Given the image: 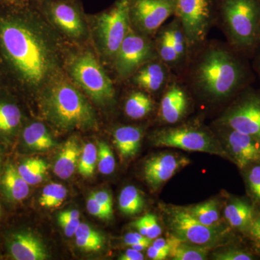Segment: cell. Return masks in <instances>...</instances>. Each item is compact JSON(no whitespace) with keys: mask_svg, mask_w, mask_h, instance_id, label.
Here are the masks:
<instances>
[{"mask_svg":"<svg viewBox=\"0 0 260 260\" xmlns=\"http://www.w3.org/2000/svg\"><path fill=\"white\" fill-rule=\"evenodd\" d=\"M67 43L29 2L0 6V83L35 109L39 94L64 73Z\"/></svg>","mask_w":260,"mask_h":260,"instance_id":"obj_1","label":"cell"},{"mask_svg":"<svg viewBox=\"0 0 260 260\" xmlns=\"http://www.w3.org/2000/svg\"><path fill=\"white\" fill-rule=\"evenodd\" d=\"M195 52L189 83L201 96L220 102L232 96L245 85L247 70L232 49L218 43H205Z\"/></svg>","mask_w":260,"mask_h":260,"instance_id":"obj_2","label":"cell"},{"mask_svg":"<svg viewBox=\"0 0 260 260\" xmlns=\"http://www.w3.org/2000/svg\"><path fill=\"white\" fill-rule=\"evenodd\" d=\"M35 109L38 116L60 134L99 129V118L93 104L64 73L39 94Z\"/></svg>","mask_w":260,"mask_h":260,"instance_id":"obj_3","label":"cell"},{"mask_svg":"<svg viewBox=\"0 0 260 260\" xmlns=\"http://www.w3.org/2000/svg\"><path fill=\"white\" fill-rule=\"evenodd\" d=\"M63 70L65 75L90 102L105 109L116 103V89L91 43L85 45L67 44Z\"/></svg>","mask_w":260,"mask_h":260,"instance_id":"obj_4","label":"cell"},{"mask_svg":"<svg viewBox=\"0 0 260 260\" xmlns=\"http://www.w3.org/2000/svg\"><path fill=\"white\" fill-rule=\"evenodd\" d=\"M87 17L92 47L105 68H112L116 53L131 28L128 0H116L107 9Z\"/></svg>","mask_w":260,"mask_h":260,"instance_id":"obj_5","label":"cell"},{"mask_svg":"<svg viewBox=\"0 0 260 260\" xmlns=\"http://www.w3.org/2000/svg\"><path fill=\"white\" fill-rule=\"evenodd\" d=\"M231 47L252 49L260 38V0H216V21Z\"/></svg>","mask_w":260,"mask_h":260,"instance_id":"obj_6","label":"cell"},{"mask_svg":"<svg viewBox=\"0 0 260 260\" xmlns=\"http://www.w3.org/2000/svg\"><path fill=\"white\" fill-rule=\"evenodd\" d=\"M30 1L67 44H90L88 14L81 0Z\"/></svg>","mask_w":260,"mask_h":260,"instance_id":"obj_7","label":"cell"},{"mask_svg":"<svg viewBox=\"0 0 260 260\" xmlns=\"http://www.w3.org/2000/svg\"><path fill=\"white\" fill-rule=\"evenodd\" d=\"M176 17L185 34L189 51H196L206 42L216 21V0H175Z\"/></svg>","mask_w":260,"mask_h":260,"instance_id":"obj_8","label":"cell"},{"mask_svg":"<svg viewBox=\"0 0 260 260\" xmlns=\"http://www.w3.org/2000/svg\"><path fill=\"white\" fill-rule=\"evenodd\" d=\"M156 59L158 56L153 39L130 28L113 62L112 69L116 81H127L143 65Z\"/></svg>","mask_w":260,"mask_h":260,"instance_id":"obj_9","label":"cell"},{"mask_svg":"<svg viewBox=\"0 0 260 260\" xmlns=\"http://www.w3.org/2000/svg\"><path fill=\"white\" fill-rule=\"evenodd\" d=\"M154 144L187 150L225 155L213 137L198 126L184 125L158 130L153 135Z\"/></svg>","mask_w":260,"mask_h":260,"instance_id":"obj_10","label":"cell"},{"mask_svg":"<svg viewBox=\"0 0 260 260\" xmlns=\"http://www.w3.org/2000/svg\"><path fill=\"white\" fill-rule=\"evenodd\" d=\"M175 0H128L130 26L153 39L168 19L175 14Z\"/></svg>","mask_w":260,"mask_h":260,"instance_id":"obj_11","label":"cell"},{"mask_svg":"<svg viewBox=\"0 0 260 260\" xmlns=\"http://www.w3.org/2000/svg\"><path fill=\"white\" fill-rule=\"evenodd\" d=\"M220 123L260 140V94L246 93L228 109Z\"/></svg>","mask_w":260,"mask_h":260,"instance_id":"obj_12","label":"cell"},{"mask_svg":"<svg viewBox=\"0 0 260 260\" xmlns=\"http://www.w3.org/2000/svg\"><path fill=\"white\" fill-rule=\"evenodd\" d=\"M170 224L176 237L203 247H210L221 242L225 234L215 226H208L200 223L189 210H174L171 215Z\"/></svg>","mask_w":260,"mask_h":260,"instance_id":"obj_13","label":"cell"},{"mask_svg":"<svg viewBox=\"0 0 260 260\" xmlns=\"http://www.w3.org/2000/svg\"><path fill=\"white\" fill-rule=\"evenodd\" d=\"M21 99L11 90L0 86V144L14 145L27 118Z\"/></svg>","mask_w":260,"mask_h":260,"instance_id":"obj_14","label":"cell"},{"mask_svg":"<svg viewBox=\"0 0 260 260\" xmlns=\"http://www.w3.org/2000/svg\"><path fill=\"white\" fill-rule=\"evenodd\" d=\"M4 246L8 256L14 260H44L48 252L37 234L25 229L10 230L4 234Z\"/></svg>","mask_w":260,"mask_h":260,"instance_id":"obj_15","label":"cell"},{"mask_svg":"<svg viewBox=\"0 0 260 260\" xmlns=\"http://www.w3.org/2000/svg\"><path fill=\"white\" fill-rule=\"evenodd\" d=\"M170 70L160 59H154L143 65L127 81L146 93H157L170 83Z\"/></svg>","mask_w":260,"mask_h":260,"instance_id":"obj_16","label":"cell"},{"mask_svg":"<svg viewBox=\"0 0 260 260\" xmlns=\"http://www.w3.org/2000/svg\"><path fill=\"white\" fill-rule=\"evenodd\" d=\"M189 159L172 154H160L147 160L144 167L145 180L157 188L171 178L181 167L189 164Z\"/></svg>","mask_w":260,"mask_h":260,"instance_id":"obj_17","label":"cell"},{"mask_svg":"<svg viewBox=\"0 0 260 260\" xmlns=\"http://www.w3.org/2000/svg\"><path fill=\"white\" fill-rule=\"evenodd\" d=\"M189 106L187 93L180 83L170 81L159 107V117L167 124H176L185 116Z\"/></svg>","mask_w":260,"mask_h":260,"instance_id":"obj_18","label":"cell"},{"mask_svg":"<svg viewBox=\"0 0 260 260\" xmlns=\"http://www.w3.org/2000/svg\"><path fill=\"white\" fill-rule=\"evenodd\" d=\"M17 142L22 151H46L56 145L47 124L43 120L26 119L20 129Z\"/></svg>","mask_w":260,"mask_h":260,"instance_id":"obj_19","label":"cell"},{"mask_svg":"<svg viewBox=\"0 0 260 260\" xmlns=\"http://www.w3.org/2000/svg\"><path fill=\"white\" fill-rule=\"evenodd\" d=\"M30 184L19 174L15 162L7 160L0 177V194L10 205L20 204L30 194Z\"/></svg>","mask_w":260,"mask_h":260,"instance_id":"obj_20","label":"cell"},{"mask_svg":"<svg viewBox=\"0 0 260 260\" xmlns=\"http://www.w3.org/2000/svg\"><path fill=\"white\" fill-rule=\"evenodd\" d=\"M229 130L227 145L238 167L243 169L251 162L260 161V140L236 130Z\"/></svg>","mask_w":260,"mask_h":260,"instance_id":"obj_21","label":"cell"},{"mask_svg":"<svg viewBox=\"0 0 260 260\" xmlns=\"http://www.w3.org/2000/svg\"><path fill=\"white\" fill-rule=\"evenodd\" d=\"M81 153L82 149L75 137L67 140L54 162V174L61 179L71 177L78 168Z\"/></svg>","mask_w":260,"mask_h":260,"instance_id":"obj_22","label":"cell"},{"mask_svg":"<svg viewBox=\"0 0 260 260\" xmlns=\"http://www.w3.org/2000/svg\"><path fill=\"white\" fill-rule=\"evenodd\" d=\"M143 132L134 126H121L113 133L114 143L121 158L134 156L139 150Z\"/></svg>","mask_w":260,"mask_h":260,"instance_id":"obj_23","label":"cell"},{"mask_svg":"<svg viewBox=\"0 0 260 260\" xmlns=\"http://www.w3.org/2000/svg\"><path fill=\"white\" fill-rule=\"evenodd\" d=\"M153 109V99L146 92L140 89L130 93L124 104L126 115L135 120L145 117Z\"/></svg>","mask_w":260,"mask_h":260,"instance_id":"obj_24","label":"cell"},{"mask_svg":"<svg viewBox=\"0 0 260 260\" xmlns=\"http://www.w3.org/2000/svg\"><path fill=\"white\" fill-rule=\"evenodd\" d=\"M170 244L169 255L175 260H204L207 257V248L181 240L176 236L168 239Z\"/></svg>","mask_w":260,"mask_h":260,"instance_id":"obj_25","label":"cell"},{"mask_svg":"<svg viewBox=\"0 0 260 260\" xmlns=\"http://www.w3.org/2000/svg\"><path fill=\"white\" fill-rule=\"evenodd\" d=\"M153 41L160 60L168 65L171 69L180 67L177 53L173 47L167 24L159 29L153 38Z\"/></svg>","mask_w":260,"mask_h":260,"instance_id":"obj_26","label":"cell"},{"mask_svg":"<svg viewBox=\"0 0 260 260\" xmlns=\"http://www.w3.org/2000/svg\"><path fill=\"white\" fill-rule=\"evenodd\" d=\"M15 164L19 174L30 186L42 182L48 170L47 162L39 158H22Z\"/></svg>","mask_w":260,"mask_h":260,"instance_id":"obj_27","label":"cell"},{"mask_svg":"<svg viewBox=\"0 0 260 260\" xmlns=\"http://www.w3.org/2000/svg\"><path fill=\"white\" fill-rule=\"evenodd\" d=\"M225 218L232 227L238 229L249 226L253 220L252 208L244 201L236 200L225 207Z\"/></svg>","mask_w":260,"mask_h":260,"instance_id":"obj_28","label":"cell"},{"mask_svg":"<svg viewBox=\"0 0 260 260\" xmlns=\"http://www.w3.org/2000/svg\"><path fill=\"white\" fill-rule=\"evenodd\" d=\"M170 34L173 47L177 53L179 65L186 63L190 51L188 46L187 40L180 22L176 17L169 24H167Z\"/></svg>","mask_w":260,"mask_h":260,"instance_id":"obj_29","label":"cell"},{"mask_svg":"<svg viewBox=\"0 0 260 260\" xmlns=\"http://www.w3.org/2000/svg\"><path fill=\"white\" fill-rule=\"evenodd\" d=\"M144 205V200L139 190L134 186H127L121 190L119 197V209L126 215L140 213Z\"/></svg>","mask_w":260,"mask_h":260,"instance_id":"obj_30","label":"cell"},{"mask_svg":"<svg viewBox=\"0 0 260 260\" xmlns=\"http://www.w3.org/2000/svg\"><path fill=\"white\" fill-rule=\"evenodd\" d=\"M68 191L61 184L51 183L43 189L39 198V204L46 208H56L60 206L67 198Z\"/></svg>","mask_w":260,"mask_h":260,"instance_id":"obj_31","label":"cell"},{"mask_svg":"<svg viewBox=\"0 0 260 260\" xmlns=\"http://www.w3.org/2000/svg\"><path fill=\"white\" fill-rule=\"evenodd\" d=\"M189 211L198 221L208 226H216L218 223V205L214 200L196 205Z\"/></svg>","mask_w":260,"mask_h":260,"instance_id":"obj_32","label":"cell"},{"mask_svg":"<svg viewBox=\"0 0 260 260\" xmlns=\"http://www.w3.org/2000/svg\"><path fill=\"white\" fill-rule=\"evenodd\" d=\"M98 161V149L93 143H89L82 149L78 171L85 178L93 177Z\"/></svg>","mask_w":260,"mask_h":260,"instance_id":"obj_33","label":"cell"},{"mask_svg":"<svg viewBox=\"0 0 260 260\" xmlns=\"http://www.w3.org/2000/svg\"><path fill=\"white\" fill-rule=\"evenodd\" d=\"M98 167L99 172L104 175H109L114 172L116 160L112 149L104 141L98 143Z\"/></svg>","mask_w":260,"mask_h":260,"instance_id":"obj_34","label":"cell"},{"mask_svg":"<svg viewBox=\"0 0 260 260\" xmlns=\"http://www.w3.org/2000/svg\"><path fill=\"white\" fill-rule=\"evenodd\" d=\"M80 213L77 210H66L59 214L58 222L67 237L75 235L80 223Z\"/></svg>","mask_w":260,"mask_h":260,"instance_id":"obj_35","label":"cell"},{"mask_svg":"<svg viewBox=\"0 0 260 260\" xmlns=\"http://www.w3.org/2000/svg\"><path fill=\"white\" fill-rule=\"evenodd\" d=\"M87 209L89 213L96 218L102 219V220H109L112 218L113 213L101 205L92 194L90 195L87 201Z\"/></svg>","mask_w":260,"mask_h":260,"instance_id":"obj_36","label":"cell"},{"mask_svg":"<svg viewBox=\"0 0 260 260\" xmlns=\"http://www.w3.org/2000/svg\"><path fill=\"white\" fill-rule=\"evenodd\" d=\"M75 237H81L88 240L104 243V237L100 233L92 229L86 223H80L75 234Z\"/></svg>","mask_w":260,"mask_h":260,"instance_id":"obj_37","label":"cell"},{"mask_svg":"<svg viewBox=\"0 0 260 260\" xmlns=\"http://www.w3.org/2000/svg\"><path fill=\"white\" fill-rule=\"evenodd\" d=\"M215 259L218 260H251L252 256L244 251L237 249H229L217 253L214 255Z\"/></svg>","mask_w":260,"mask_h":260,"instance_id":"obj_38","label":"cell"},{"mask_svg":"<svg viewBox=\"0 0 260 260\" xmlns=\"http://www.w3.org/2000/svg\"><path fill=\"white\" fill-rule=\"evenodd\" d=\"M248 182L252 194L260 201V166L251 169L248 174Z\"/></svg>","mask_w":260,"mask_h":260,"instance_id":"obj_39","label":"cell"},{"mask_svg":"<svg viewBox=\"0 0 260 260\" xmlns=\"http://www.w3.org/2000/svg\"><path fill=\"white\" fill-rule=\"evenodd\" d=\"M148 226V235L149 239H155L161 234V228L159 225L156 217L153 214H147L145 215Z\"/></svg>","mask_w":260,"mask_h":260,"instance_id":"obj_40","label":"cell"},{"mask_svg":"<svg viewBox=\"0 0 260 260\" xmlns=\"http://www.w3.org/2000/svg\"><path fill=\"white\" fill-rule=\"evenodd\" d=\"M76 244L83 251H97L102 249L104 243L88 240L81 237H76Z\"/></svg>","mask_w":260,"mask_h":260,"instance_id":"obj_41","label":"cell"},{"mask_svg":"<svg viewBox=\"0 0 260 260\" xmlns=\"http://www.w3.org/2000/svg\"><path fill=\"white\" fill-rule=\"evenodd\" d=\"M94 198L102 205L106 209L109 210V212L113 213V203L112 198L111 194L106 191H98L93 192L91 194Z\"/></svg>","mask_w":260,"mask_h":260,"instance_id":"obj_42","label":"cell"},{"mask_svg":"<svg viewBox=\"0 0 260 260\" xmlns=\"http://www.w3.org/2000/svg\"><path fill=\"white\" fill-rule=\"evenodd\" d=\"M152 242V239L144 237L140 233H128L124 237L126 245L133 246L141 242Z\"/></svg>","mask_w":260,"mask_h":260,"instance_id":"obj_43","label":"cell"},{"mask_svg":"<svg viewBox=\"0 0 260 260\" xmlns=\"http://www.w3.org/2000/svg\"><path fill=\"white\" fill-rule=\"evenodd\" d=\"M147 254L150 259L153 260H164L169 256V251L161 250L155 246L150 245L147 250Z\"/></svg>","mask_w":260,"mask_h":260,"instance_id":"obj_44","label":"cell"},{"mask_svg":"<svg viewBox=\"0 0 260 260\" xmlns=\"http://www.w3.org/2000/svg\"><path fill=\"white\" fill-rule=\"evenodd\" d=\"M249 233L254 242L260 247V216L251 222L249 225Z\"/></svg>","mask_w":260,"mask_h":260,"instance_id":"obj_45","label":"cell"},{"mask_svg":"<svg viewBox=\"0 0 260 260\" xmlns=\"http://www.w3.org/2000/svg\"><path fill=\"white\" fill-rule=\"evenodd\" d=\"M121 260H143L144 259V256L142 254L141 251L136 250V249L131 248L127 249L123 254L119 258Z\"/></svg>","mask_w":260,"mask_h":260,"instance_id":"obj_46","label":"cell"},{"mask_svg":"<svg viewBox=\"0 0 260 260\" xmlns=\"http://www.w3.org/2000/svg\"><path fill=\"white\" fill-rule=\"evenodd\" d=\"M135 227L139 231V233L144 237H147L148 235V226H147L146 218L145 216L142 217L134 222Z\"/></svg>","mask_w":260,"mask_h":260,"instance_id":"obj_47","label":"cell"},{"mask_svg":"<svg viewBox=\"0 0 260 260\" xmlns=\"http://www.w3.org/2000/svg\"><path fill=\"white\" fill-rule=\"evenodd\" d=\"M152 245L158 248L159 249L168 251L170 253V244H169L168 239L166 240V239H162V238H160V239H157L156 238V239L154 241Z\"/></svg>","mask_w":260,"mask_h":260,"instance_id":"obj_48","label":"cell"},{"mask_svg":"<svg viewBox=\"0 0 260 260\" xmlns=\"http://www.w3.org/2000/svg\"><path fill=\"white\" fill-rule=\"evenodd\" d=\"M29 2L30 0H0V6H20Z\"/></svg>","mask_w":260,"mask_h":260,"instance_id":"obj_49","label":"cell"},{"mask_svg":"<svg viewBox=\"0 0 260 260\" xmlns=\"http://www.w3.org/2000/svg\"><path fill=\"white\" fill-rule=\"evenodd\" d=\"M6 147L5 145L0 144V177L3 174V169H4L5 164L6 162L5 160V150Z\"/></svg>","mask_w":260,"mask_h":260,"instance_id":"obj_50","label":"cell"},{"mask_svg":"<svg viewBox=\"0 0 260 260\" xmlns=\"http://www.w3.org/2000/svg\"><path fill=\"white\" fill-rule=\"evenodd\" d=\"M3 216V206H2L1 203H0V220H1Z\"/></svg>","mask_w":260,"mask_h":260,"instance_id":"obj_51","label":"cell"},{"mask_svg":"<svg viewBox=\"0 0 260 260\" xmlns=\"http://www.w3.org/2000/svg\"><path fill=\"white\" fill-rule=\"evenodd\" d=\"M256 64H257V70L260 75V55L259 56V58H258L257 62H256Z\"/></svg>","mask_w":260,"mask_h":260,"instance_id":"obj_52","label":"cell"},{"mask_svg":"<svg viewBox=\"0 0 260 260\" xmlns=\"http://www.w3.org/2000/svg\"><path fill=\"white\" fill-rule=\"evenodd\" d=\"M32 1H44V0H32Z\"/></svg>","mask_w":260,"mask_h":260,"instance_id":"obj_53","label":"cell"},{"mask_svg":"<svg viewBox=\"0 0 260 260\" xmlns=\"http://www.w3.org/2000/svg\"><path fill=\"white\" fill-rule=\"evenodd\" d=\"M0 86H2V85H1V83H0Z\"/></svg>","mask_w":260,"mask_h":260,"instance_id":"obj_54","label":"cell"},{"mask_svg":"<svg viewBox=\"0 0 260 260\" xmlns=\"http://www.w3.org/2000/svg\"><path fill=\"white\" fill-rule=\"evenodd\" d=\"M259 42H260V38H259Z\"/></svg>","mask_w":260,"mask_h":260,"instance_id":"obj_55","label":"cell"},{"mask_svg":"<svg viewBox=\"0 0 260 260\" xmlns=\"http://www.w3.org/2000/svg\"><path fill=\"white\" fill-rule=\"evenodd\" d=\"M0 258H1V257H0Z\"/></svg>","mask_w":260,"mask_h":260,"instance_id":"obj_56","label":"cell"}]
</instances>
